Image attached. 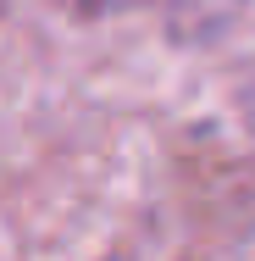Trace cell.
Returning <instances> with one entry per match:
<instances>
[{
  "mask_svg": "<svg viewBox=\"0 0 255 261\" xmlns=\"http://www.w3.org/2000/svg\"><path fill=\"white\" fill-rule=\"evenodd\" d=\"M78 11H95V17H105V11H122V6H139V0H72Z\"/></svg>",
  "mask_w": 255,
  "mask_h": 261,
  "instance_id": "6da1fadb",
  "label": "cell"
}]
</instances>
